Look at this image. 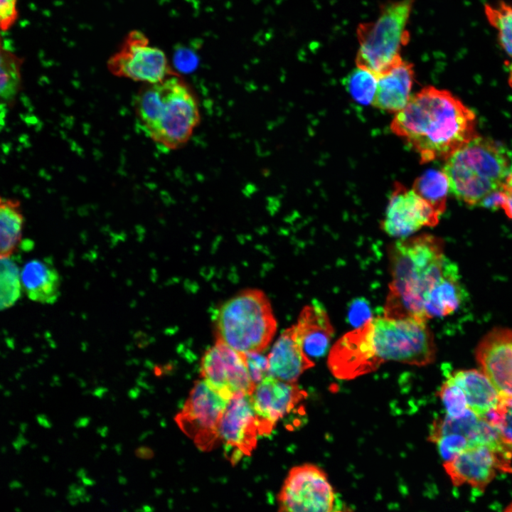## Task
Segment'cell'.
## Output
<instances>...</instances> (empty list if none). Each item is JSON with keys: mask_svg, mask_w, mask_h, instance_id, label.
I'll return each instance as SVG.
<instances>
[{"mask_svg": "<svg viewBox=\"0 0 512 512\" xmlns=\"http://www.w3.org/2000/svg\"><path fill=\"white\" fill-rule=\"evenodd\" d=\"M476 115L449 91L423 87L396 113L392 132L419 156L422 163L449 156L476 134Z\"/></svg>", "mask_w": 512, "mask_h": 512, "instance_id": "cell-1", "label": "cell"}, {"mask_svg": "<svg viewBox=\"0 0 512 512\" xmlns=\"http://www.w3.org/2000/svg\"><path fill=\"white\" fill-rule=\"evenodd\" d=\"M442 240L430 234L404 238L389 250L391 280L384 316L427 322L424 301L447 260Z\"/></svg>", "mask_w": 512, "mask_h": 512, "instance_id": "cell-2", "label": "cell"}, {"mask_svg": "<svg viewBox=\"0 0 512 512\" xmlns=\"http://www.w3.org/2000/svg\"><path fill=\"white\" fill-rule=\"evenodd\" d=\"M133 105L139 127L165 151L184 146L201 120L193 90L174 74L158 82L144 84Z\"/></svg>", "mask_w": 512, "mask_h": 512, "instance_id": "cell-3", "label": "cell"}, {"mask_svg": "<svg viewBox=\"0 0 512 512\" xmlns=\"http://www.w3.org/2000/svg\"><path fill=\"white\" fill-rule=\"evenodd\" d=\"M444 161L442 171L457 200L471 207L500 208V190L512 167V154L503 144L476 134Z\"/></svg>", "mask_w": 512, "mask_h": 512, "instance_id": "cell-4", "label": "cell"}, {"mask_svg": "<svg viewBox=\"0 0 512 512\" xmlns=\"http://www.w3.org/2000/svg\"><path fill=\"white\" fill-rule=\"evenodd\" d=\"M213 320L216 341L243 353L265 350L277 330L270 301L257 289L242 290L223 302Z\"/></svg>", "mask_w": 512, "mask_h": 512, "instance_id": "cell-5", "label": "cell"}, {"mask_svg": "<svg viewBox=\"0 0 512 512\" xmlns=\"http://www.w3.org/2000/svg\"><path fill=\"white\" fill-rule=\"evenodd\" d=\"M414 0H390L380 6L376 18L360 23L356 28L357 68L376 78L403 60L400 53L410 41L408 25Z\"/></svg>", "mask_w": 512, "mask_h": 512, "instance_id": "cell-6", "label": "cell"}, {"mask_svg": "<svg viewBox=\"0 0 512 512\" xmlns=\"http://www.w3.org/2000/svg\"><path fill=\"white\" fill-rule=\"evenodd\" d=\"M426 323L411 318L386 316L367 321L368 338L380 363L390 361L417 366L432 363L436 346Z\"/></svg>", "mask_w": 512, "mask_h": 512, "instance_id": "cell-7", "label": "cell"}, {"mask_svg": "<svg viewBox=\"0 0 512 512\" xmlns=\"http://www.w3.org/2000/svg\"><path fill=\"white\" fill-rule=\"evenodd\" d=\"M278 512H341L336 492L319 466L292 467L277 494Z\"/></svg>", "mask_w": 512, "mask_h": 512, "instance_id": "cell-8", "label": "cell"}, {"mask_svg": "<svg viewBox=\"0 0 512 512\" xmlns=\"http://www.w3.org/2000/svg\"><path fill=\"white\" fill-rule=\"evenodd\" d=\"M229 400L213 391L204 380L195 382L176 422L203 451L219 444V425Z\"/></svg>", "mask_w": 512, "mask_h": 512, "instance_id": "cell-9", "label": "cell"}, {"mask_svg": "<svg viewBox=\"0 0 512 512\" xmlns=\"http://www.w3.org/2000/svg\"><path fill=\"white\" fill-rule=\"evenodd\" d=\"M512 450L505 444L469 448L444 463L455 486L468 485L484 491L499 473L512 472Z\"/></svg>", "mask_w": 512, "mask_h": 512, "instance_id": "cell-10", "label": "cell"}, {"mask_svg": "<svg viewBox=\"0 0 512 512\" xmlns=\"http://www.w3.org/2000/svg\"><path fill=\"white\" fill-rule=\"evenodd\" d=\"M203 380L222 398L230 400L238 396L251 395L252 382L243 353L216 341L208 348L201 363Z\"/></svg>", "mask_w": 512, "mask_h": 512, "instance_id": "cell-11", "label": "cell"}, {"mask_svg": "<svg viewBox=\"0 0 512 512\" xmlns=\"http://www.w3.org/2000/svg\"><path fill=\"white\" fill-rule=\"evenodd\" d=\"M113 75L151 84L174 75L165 53L149 45L146 38L138 31L132 33L120 50L108 61Z\"/></svg>", "mask_w": 512, "mask_h": 512, "instance_id": "cell-12", "label": "cell"}, {"mask_svg": "<svg viewBox=\"0 0 512 512\" xmlns=\"http://www.w3.org/2000/svg\"><path fill=\"white\" fill-rule=\"evenodd\" d=\"M260 436L250 395L229 400L219 425V440L228 460L235 464L255 449Z\"/></svg>", "mask_w": 512, "mask_h": 512, "instance_id": "cell-13", "label": "cell"}, {"mask_svg": "<svg viewBox=\"0 0 512 512\" xmlns=\"http://www.w3.org/2000/svg\"><path fill=\"white\" fill-rule=\"evenodd\" d=\"M439 217L412 189L397 182L390 197L382 228L390 236L405 238L422 227L436 225Z\"/></svg>", "mask_w": 512, "mask_h": 512, "instance_id": "cell-14", "label": "cell"}, {"mask_svg": "<svg viewBox=\"0 0 512 512\" xmlns=\"http://www.w3.org/2000/svg\"><path fill=\"white\" fill-rule=\"evenodd\" d=\"M306 396L295 383L269 375L255 385L250 395L260 436L271 433L276 423L290 415Z\"/></svg>", "mask_w": 512, "mask_h": 512, "instance_id": "cell-15", "label": "cell"}, {"mask_svg": "<svg viewBox=\"0 0 512 512\" xmlns=\"http://www.w3.org/2000/svg\"><path fill=\"white\" fill-rule=\"evenodd\" d=\"M475 354L481 371L498 395L512 397V329L497 327L489 331Z\"/></svg>", "mask_w": 512, "mask_h": 512, "instance_id": "cell-16", "label": "cell"}, {"mask_svg": "<svg viewBox=\"0 0 512 512\" xmlns=\"http://www.w3.org/2000/svg\"><path fill=\"white\" fill-rule=\"evenodd\" d=\"M328 365L332 374L343 380L371 373L381 365L374 354L364 325L337 341L330 351Z\"/></svg>", "mask_w": 512, "mask_h": 512, "instance_id": "cell-17", "label": "cell"}, {"mask_svg": "<svg viewBox=\"0 0 512 512\" xmlns=\"http://www.w3.org/2000/svg\"><path fill=\"white\" fill-rule=\"evenodd\" d=\"M303 351L311 360L323 356L327 351L334 329L323 305L312 302L304 307L293 325Z\"/></svg>", "mask_w": 512, "mask_h": 512, "instance_id": "cell-18", "label": "cell"}, {"mask_svg": "<svg viewBox=\"0 0 512 512\" xmlns=\"http://www.w3.org/2000/svg\"><path fill=\"white\" fill-rule=\"evenodd\" d=\"M457 434L469 442V448L479 445H501L503 444L498 432L469 407L461 417L453 418L445 415L434 420L428 440L436 441L447 434Z\"/></svg>", "mask_w": 512, "mask_h": 512, "instance_id": "cell-19", "label": "cell"}, {"mask_svg": "<svg viewBox=\"0 0 512 512\" xmlns=\"http://www.w3.org/2000/svg\"><path fill=\"white\" fill-rule=\"evenodd\" d=\"M267 358L270 375L287 383H295L306 370L314 365L298 342L294 326L281 334Z\"/></svg>", "mask_w": 512, "mask_h": 512, "instance_id": "cell-20", "label": "cell"}, {"mask_svg": "<svg viewBox=\"0 0 512 512\" xmlns=\"http://www.w3.org/2000/svg\"><path fill=\"white\" fill-rule=\"evenodd\" d=\"M467 296L458 267L448 258L440 279L424 301L425 319L454 313L466 302Z\"/></svg>", "mask_w": 512, "mask_h": 512, "instance_id": "cell-21", "label": "cell"}, {"mask_svg": "<svg viewBox=\"0 0 512 512\" xmlns=\"http://www.w3.org/2000/svg\"><path fill=\"white\" fill-rule=\"evenodd\" d=\"M22 292L32 302L53 304L60 297L61 277L49 257L36 258L21 269Z\"/></svg>", "mask_w": 512, "mask_h": 512, "instance_id": "cell-22", "label": "cell"}, {"mask_svg": "<svg viewBox=\"0 0 512 512\" xmlns=\"http://www.w3.org/2000/svg\"><path fill=\"white\" fill-rule=\"evenodd\" d=\"M413 65L402 60L386 73L377 78L376 91L372 105L389 112H398L407 104L414 81Z\"/></svg>", "mask_w": 512, "mask_h": 512, "instance_id": "cell-23", "label": "cell"}, {"mask_svg": "<svg viewBox=\"0 0 512 512\" xmlns=\"http://www.w3.org/2000/svg\"><path fill=\"white\" fill-rule=\"evenodd\" d=\"M447 378L463 390L468 407L480 417L498 402V392L481 370H460L449 373Z\"/></svg>", "mask_w": 512, "mask_h": 512, "instance_id": "cell-24", "label": "cell"}, {"mask_svg": "<svg viewBox=\"0 0 512 512\" xmlns=\"http://www.w3.org/2000/svg\"><path fill=\"white\" fill-rule=\"evenodd\" d=\"M24 224L20 201L0 196V259L14 254L21 241Z\"/></svg>", "mask_w": 512, "mask_h": 512, "instance_id": "cell-25", "label": "cell"}, {"mask_svg": "<svg viewBox=\"0 0 512 512\" xmlns=\"http://www.w3.org/2000/svg\"><path fill=\"white\" fill-rule=\"evenodd\" d=\"M439 215L446 208L449 182L442 171L430 169L418 176L412 188Z\"/></svg>", "mask_w": 512, "mask_h": 512, "instance_id": "cell-26", "label": "cell"}, {"mask_svg": "<svg viewBox=\"0 0 512 512\" xmlns=\"http://www.w3.org/2000/svg\"><path fill=\"white\" fill-rule=\"evenodd\" d=\"M484 14L489 24L497 31L498 41L511 59L512 73V5L500 1L484 6Z\"/></svg>", "mask_w": 512, "mask_h": 512, "instance_id": "cell-27", "label": "cell"}, {"mask_svg": "<svg viewBox=\"0 0 512 512\" xmlns=\"http://www.w3.org/2000/svg\"><path fill=\"white\" fill-rule=\"evenodd\" d=\"M22 59L3 44L0 36V100H10L19 90Z\"/></svg>", "mask_w": 512, "mask_h": 512, "instance_id": "cell-28", "label": "cell"}, {"mask_svg": "<svg viewBox=\"0 0 512 512\" xmlns=\"http://www.w3.org/2000/svg\"><path fill=\"white\" fill-rule=\"evenodd\" d=\"M21 269L11 257L0 259V311L13 306L22 293Z\"/></svg>", "mask_w": 512, "mask_h": 512, "instance_id": "cell-29", "label": "cell"}, {"mask_svg": "<svg viewBox=\"0 0 512 512\" xmlns=\"http://www.w3.org/2000/svg\"><path fill=\"white\" fill-rule=\"evenodd\" d=\"M481 418L498 432L512 450V397L499 395L495 406Z\"/></svg>", "mask_w": 512, "mask_h": 512, "instance_id": "cell-30", "label": "cell"}, {"mask_svg": "<svg viewBox=\"0 0 512 512\" xmlns=\"http://www.w3.org/2000/svg\"><path fill=\"white\" fill-rule=\"evenodd\" d=\"M348 92L357 102L372 104L376 91L377 78L370 73L357 68L345 80Z\"/></svg>", "mask_w": 512, "mask_h": 512, "instance_id": "cell-31", "label": "cell"}, {"mask_svg": "<svg viewBox=\"0 0 512 512\" xmlns=\"http://www.w3.org/2000/svg\"><path fill=\"white\" fill-rule=\"evenodd\" d=\"M447 415L457 418L462 416L468 409L463 390L449 378L443 383L439 391Z\"/></svg>", "mask_w": 512, "mask_h": 512, "instance_id": "cell-32", "label": "cell"}, {"mask_svg": "<svg viewBox=\"0 0 512 512\" xmlns=\"http://www.w3.org/2000/svg\"><path fill=\"white\" fill-rule=\"evenodd\" d=\"M434 444L437 445L439 453L444 462L452 460L459 454L469 448L468 440L457 434H449L441 437Z\"/></svg>", "mask_w": 512, "mask_h": 512, "instance_id": "cell-33", "label": "cell"}, {"mask_svg": "<svg viewBox=\"0 0 512 512\" xmlns=\"http://www.w3.org/2000/svg\"><path fill=\"white\" fill-rule=\"evenodd\" d=\"M244 357L250 376L255 385L270 375L267 357L260 352L245 353Z\"/></svg>", "mask_w": 512, "mask_h": 512, "instance_id": "cell-34", "label": "cell"}, {"mask_svg": "<svg viewBox=\"0 0 512 512\" xmlns=\"http://www.w3.org/2000/svg\"><path fill=\"white\" fill-rule=\"evenodd\" d=\"M371 319V311L368 302L363 298L354 299L348 310V320L354 327L359 328Z\"/></svg>", "mask_w": 512, "mask_h": 512, "instance_id": "cell-35", "label": "cell"}, {"mask_svg": "<svg viewBox=\"0 0 512 512\" xmlns=\"http://www.w3.org/2000/svg\"><path fill=\"white\" fill-rule=\"evenodd\" d=\"M17 18V0H0V30L11 28Z\"/></svg>", "mask_w": 512, "mask_h": 512, "instance_id": "cell-36", "label": "cell"}, {"mask_svg": "<svg viewBox=\"0 0 512 512\" xmlns=\"http://www.w3.org/2000/svg\"><path fill=\"white\" fill-rule=\"evenodd\" d=\"M500 208L512 220V167L508 173L500 190Z\"/></svg>", "mask_w": 512, "mask_h": 512, "instance_id": "cell-37", "label": "cell"}, {"mask_svg": "<svg viewBox=\"0 0 512 512\" xmlns=\"http://www.w3.org/2000/svg\"><path fill=\"white\" fill-rule=\"evenodd\" d=\"M176 62L183 69L188 70L195 67L198 62V58L191 50L181 48L178 50L175 55Z\"/></svg>", "mask_w": 512, "mask_h": 512, "instance_id": "cell-38", "label": "cell"}, {"mask_svg": "<svg viewBox=\"0 0 512 512\" xmlns=\"http://www.w3.org/2000/svg\"><path fill=\"white\" fill-rule=\"evenodd\" d=\"M503 512H512V501L505 508Z\"/></svg>", "mask_w": 512, "mask_h": 512, "instance_id": "cell-39", "label": "cell"}]
</instances>
